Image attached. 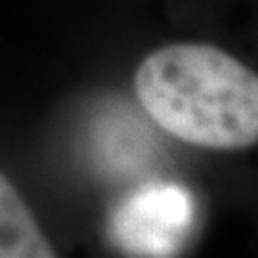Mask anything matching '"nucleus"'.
Listing matches in <instances>:
<instances>
[{"instance_id": "2", "label": "nucleus", "mask_w": 258, "mask_h": 258, "mask_svg": "<svg viewBox=\"0 0 258 258\" xmlns=\"http://www.w3.org/2000/svg\"><path fill=\"white\" fill-rule=\"evenodd\" d=\"M194 222V199L176 184H149L128 197L111 222L113 237L140 256H170Z\"/></svg>"}, {"instance_id": "3", "label": "nucleus", "mask_w": 258, "mask_h": 258, "mask_svg": "<svg viewBox=\"0 0 258 258\" xmlns=\"http://www.w3.org/2000/svg\"><path fill=\"white\" fill-rule=\"evenodd\" d=\"M55 250L35 214L0 172V258H52Z\"/></svg>"}, {"instance_id": "1", "label": "nucleus", "mask_w": 258, "mask_h": 258, "mask_svg": "<svg viewBox=\"0 0 258 258\" xmlns=\"http://www.w3.org/2000/svg\"><path fill=\"white\" fill-rule=\"evenodd\" d=\"M149 117L191 146L241 149L258 142V75L207 44H172L136 71Z\"/></svg>"}]
</instances>
